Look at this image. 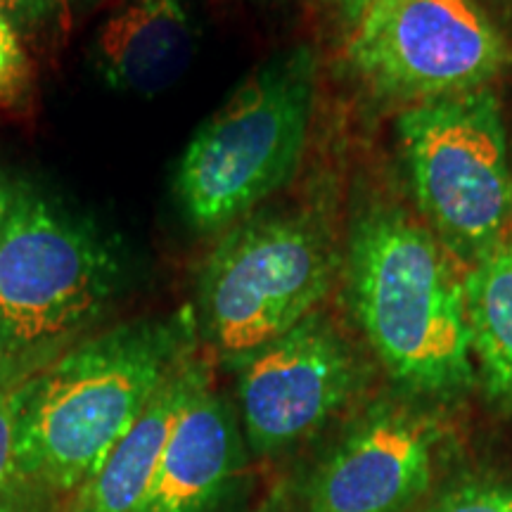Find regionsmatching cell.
Instances as JSON below:
<instances>
[{"instance_id": "6da1fadb", "label": "cell", "mask_w": 512, "mask_h": 512, "mask_svg": "<svg viewBox=\"0 0 512 512\" xmlns=\"http://www.w3.org/2000/svg\"><path fill=\"white\" fill-rule=\"evenodd\" d=\"M192 309L107 325L19 389L12 489L67 501L197 351Z\"/></svg>"}, {"instance_id": "9c48e42d", "label": "cell", "mask_w": 512, "mask_h": 512, "mask_svg": "<svg viewBox=\"0 0 512 512\" xmlns=\"http://www.w3.org/2000/svg\"><path fill=\"white\" fill-rule=\"evenodd\" d=\"M437 415L380 403L297 489L304 512H403L430 489L446 444Z\"/></svg>"}, {"instance_id": "ffe728a7", "label": "cell", "mask_w": 512, "mask_h": 512, "mask_svg": "<svg viewBox=\"0 0 512 512\" xmlns=\"http://www.w3.org/2000/svg\"><path fill=\"white\" fill-rule=\"evenodd\" d=\"M17 508H10V505L8 503H3V505H0V512H15Z\"/></svg>"}, {"instance_id": "ac0fdd59", "label": "cell", "mask_w": 512, "mask_h": 512, "mask_svg": "<svg viewBox=\"0 0 512 512\" xmlns=\"http://www.w3.org/2000/svg\"><path fill=\"white\" fill-rule=\"evenodd\" d=\"M252 512H304V508L302 501H299L297 489L290 482H283L273 486L271 494L256 505Z\"/></svg>"}, {"instance_id": "5b68a950", "label": "cell", "mask_w": 512, "mask_h": 512, "mask_svg": "<svg viewBox=\"0 0 512 512\" xmlns=\"http://www.w3.org/2000/svg\"><path fill=\"white\" fill-rule=\"evenodd\" d=\"M335 275V242L318 211L256 209L223 230L197 273V337L235 370L318 311Z\"/></svg>"}, {"instance_id": "9a60e30c", "label": "cell", "mask_w": 512, "mask_h": 512, "mask_svg": "<svg viewBox=\"0 0 512 512\" xmlns=\"http://www.w3.org/2000/svg\"><path fill=\"white\" fill-rule=\"evenodd\" d=\"M24 43L15 24L0 12V105L5 107H22L34 88V67Z\"/></svg>"}, {"instance_id": "7c38bea8", "label": "cell", "mask_w": 512, "mask_h": 512, "mask_svg": "<svg viewBox=\"0 0 512 512\" xmlns=\"http://www.w3.org/2000/svg\"><path fill=\"white\" fill-rule=\"evenodd\" d=\"M207 361L200 351H192L178 363L98 470L64 501V512H136L140 508Z\"/></svg>"}, {"instance_id": "4fadbf2b", "label": "cell", "mask_w": 512, "mask_h": 512, "mask_svg": "<svg viewBox=\"0 0 512 512\" xmlns=\"http://www.w3.org/2000/svg\"><path fill=\"white\" fill-rule=\"evenodd\" d=\"M465 313L486 392L512 408V240L472 264L465 275Z\"/></svg>"}, {"instance_id": "ba28073f", "label": "cell", "mask_w": 512, "mask_h": 512, "mask_svg": "<svg viewBox=\"0 0 512 512\" xmlns=\"http://www.w3.org/2000/svg\"><path fill=\"white\" fill-rule=\"evenodd\" d=\"M235 373L247 451L271 458L311 439L347 406L358 387L354 349L323 311H313Z\"/></svg>"}, {"instance_id": "d6986e66", "label": "cell", "mask_w": 512, "mask_h": 512, "mask_svg": "<svg viewBox=\"0 0 512 512\" xmlns=\"http://www.w3.org/2000/svg\"><path fill=\"white\" fill-rule=\"evenodd\" d=\"M325 3H328L332 10H337L347 22L354 24L356 19L361 17V12L366 10L368 5H373L375 0H325Z\"/></svg>"}, {"instance_id": "e0dca14e", "label": "cell", "mask_w": 512, "mask_h": 512, "mask_svg": "<svg viewBox=\"0 0 512 512\" xmlns=\"http://www.w3.org/2000/svg\"><path fill=\"white\" fill-rule=\"evenodd\" d=\"M22 384L0 377V505L12 486L17 448V411Z\"/></svg>"}, {"instance_id": "5bb4252c", "label": "cell", "mask_w": 512, "mask_h": 512, "mask_svg": "<svg viewBox=\"0 0 512 512\" xmlns=\"http://www.w3.org/2000/svg\"><path fill=\"white\" fill-rule=\"evenodd\" d=\"M86 0H0V12L24 41H53L74 22Z\"/></svg>"}, {"instance_id": "30bf717a", "label": "cell", "mask_w": 512, "mask_h": 512, "mask_svg": "<svg viewBox=\"0 0 512 512\" xmlns=\"http://www.w3.org/2000/svg\"><path fill=\"white\" fill-rule=\"evenodd\" d=\"M247 479V444L211 361L185 401L152 486L136 512H230Z\"/></svg>"}, {"instance_id": "8992f818", "label": "cell", "mask_w": 512, "mask_h": 512, "mask_svg": "<svg viewBox=\"0 0 512 512\" xmlns=\"http://www.w3.org/2000/svg\"><path fill=\"white\" fill-rule=\"evenodd\" d=\"M420 214L448 254L477 264L512 240V164L489 88L413 102L396 121Z\"/></svg>"}, {"instance_id": "7a4b0ae2", "label": "cell", "mask_w": 512, "mask_h": 512, "mask_svg": "<svg viewBox=\"0 0 512 512\" xmlns=\"http://www.w3.org/2000/svg\"><path fill=\"white\" fill-rule=\"evenodd\" d=\"M126 268L102 230L0 169V377L24 384L117 309Z\"/></svg>"}, {"instance_id": "2e32d148", "label": "cell", "mask_w": 512, "mask_h": 512, "mask_svg": "<svg viewBox=\"0 0 512 512\" xmlns=\"http://www.w3.org/2000/svg\"><path fill=\"white\" fill-rule=\"evenodd\" d=\"M425 512H512V482L475 479L451 489Z\"/></svg>"}, {"instance_id": "44dd1931", "label": "cell", "mask_w": 512, "mask_h": 512, "mask_svg": "<svg viewBox=\"0 0 512 512\" xmlns=\"http://www.w3.org/2000/svg\"><path fill=\"white\" fill-rule=\"evenodd\" d=\"M15 512H22V510H15Z\"/></svg>"}, {"instance_id": "8fae6325", "label": "cell", "mask_w": 512, "mask_h": 512, "mask_svg": "<svg viewBox=\"0 0 512 512\" xmlns=\"http://www.w3.org/2000/svg\"><path fill=\"white\" fill-rule=\"evenodd\" d=\"M197 41L188 0H124L98 27L93 67L114 91L155 98L183 79Z\"/></svg>"}, {"instance_id": "52a82bcc", "label": "cell", "mask_w": 512, "mask_h": 512, "mask_svg": "<svg viewBox=\"0 0 512 512\" xmlns=\"http://www.w3.org/2000/svg\"><path fill=\"white\" fill-rule=\"evenodd\" d=\"M347 62L384 98L425 102L486 88L512 46L479 0H375L354 22Z\"/></svg>"}, {"instance_id": "277c9868", "label": "cell", "mask_w": 512, "mask_h": 512, "mask_svg": "<svg viewBox=\"0 0 512 512\" xmlns=\"http://www.w3.org/2000/svg\"><path fill=\"white\" fill-rule=\"evenodd\" d=\"M316 88L313 48L280 50L192 133L174 174L176 204L190 228L223 233L292 181L309 140Z\"/></svg>"}, {"instance_id": "3957f363", "label": "cell", "mask_w": 512, "mask_h": 512, "mask_svg": "<svg viewBox=\"0 0 512 512\" xmlns=\"http://www.w3.org/2000/svg\"><path fill=\"white\" fill-rule=\"evenodd\" d=\"M444 245L403 209L373 207L349 233V304L380 363L403 389L453 396L475 384L465 278Z\"/></svg>"}]
</instances>
